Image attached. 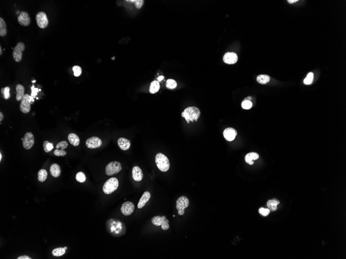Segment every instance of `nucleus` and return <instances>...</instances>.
Wrapping results in <instances>:
<instances>
[{
  "instance_id": "obj_1",
  "label": "nucleus",
  "mask_w": 346,
  "mask_h": 259,
  "mask_svg": "<svg viewBox=\"0 0 346 259\" xmlns=\"http://www.w3.org/2000/svg\"><path fill=\"white\" fill-rule=\"evenodd\" d=\"M201 115V111L195 107H189L185 109L182 113V116L185 119L188 123L190 122L197 121Z\"/></svg>"
},
{
  "instance_id": "obj_2",
  "label": "nucleus",
  "mask_w": 346,
  "mask_h": 259,
  "mask_svg": "<svg viewBox=\"0 0 346 259\" xmlns=\"http://www.w3.org/2000/svg\"><path fill=\"white\" fill-rule=\"evenodd\" d=\"M155 161L158 169L162 172H166L169 170L170 167L169 160L162 153L157 154L155 156Z\"/></svg>"
},
{
  "instance_id": "obj_3",
  "label": "nucleus",
  "mask_w": 346,
  "mask_h": 259,
  "mask_svg": "<svg viewBox=\"0 0 346 259\" xmlns=\"http://www.w3.org/2000/svg\"><path fill=\"white\" fill-rule=\"evenodd\" d=\"M119 186L118 180L115 177H111L105 182L103 187V192L109 195L117 190Z\"/></svg>"
},
{
  "instance_id": "obj_4",
  "label": "nucleus",
  "mask_w": 346,
  "mask_h": 259,
  "mask_svg": "<svg viewBox=\"0 0 346 259\" xmlns=\"http://www.w3.org/2000/svg\"><path fill=\"white\" fill-rule=\"evenodd\" d=\"M122 169L121 163L115 161L109 163L105 168V172L107 175L111 176L116 174L121 171Z\"/></svg>"
},
{
  "instance_id": "obj_5",
  "label": "nucleus",
  "mask_w": 346,
  "mask_h": 259,
  "mask_svg": "<svg viewBox=\"0 0 346 259\" xmlns=\"http://www.w3.org/2000/svg\"><path fill=\"white\" fill-rule=\"evenodd\" d=\"M189 205V200L188 198L185 196H181L177 199L176 201V209L178 210V214L180 216L185 214V209Z\"/></svg>"
},
{
  "instance_id": "obj_6",
  "label": "nucleus",
  "mask_w": 346,
  "mask_h": 259,
  "mask_svg": "<svg viewBox=\"0 0 346 259\" xmlns=\"http://www.w3.org/2000/svg\"><path fill=\"white\" fill-rule=\"evenodd\" d=\"M32 100V97L31 96L28 94H24V96L21 101L20 104V110L22 113H28L30 111L31 104Z\"/></svg>"
},
{
  "instance_id": "obj_7",
  "label": "nucleus",
  "mask_w": 346,
  "mask_h": 259,
  "mask_svg": "<svg viewBox=\"0 0 346 259\" xmlns=\"http://www.w3.org/2000/svg\"><path fill=\"white\" fill-rule=\"evenodd\" d=\"M25 49V45L22 42H18L12 53L13 58L16 62H20L22 58V52Z\"/></svg>"
},
{
  "instance_id": "obj_8",
  "label": "nucleus",
  "mask_w": 346,
  "mask_h": 259,
  "mask_svg": "<svg viewBox=\"0 0 346 259\" xmlns=\"http://www.w3.org/2000/svg\"><path fill=\"white\" fill-rule=\"evenodd\" d=\"M36 21L37 26L40 28H45L48 25V19L46 14L43 12H40L36 14Z\"/></svg>"
},
{
  "instance_id": "obj_9",
  "label": "nucleus",
  "mask_w": 346,
  "mask_h": 259,
  "mask_svg": "<svg viewBox=\"0 0 346 259\" xmlns=\"http://www.w3.org/2000/svg\"><path fill=\"white\" fill-rule=\"evenodd\" d=\"M22 145L24 149L26 150H30L34 144V138L32 133L31 132L26 133L23 138Z\"/></svg>"
},
{
  "instance_id": "obj_10",
  "label": "nucleus",
  "mask_w": 346,
  "mask_h": 259,
  "mask_svg": "<svg viewBox=\"0 0 346 259\" xmlns=\"http://www.w3.org/2000/svg\"><path fill=\"white\" fill-rule=\"evenodd\" d=\"M86 144L89 149H96L101 147L102 145V141L99 137H91L86 140Z\"/></svg>"
},
{
  "instance_id": "obj_11",
  "label": "nucleus",
  "mask_w": 346,
  "mask_h": 259,
  "mask_svg": "<svg viewBox=\"0 0 346 259\" xmlns=\"http://www.w3.org/2000/svg\"><path fill=\"white\" fill-rule=\"evenodd\" d=\"M135 206L133 203L129 201L125 202L121 206V212L123 215L129 216L131 215L134 211Z\"/></svg>"
},
{
  "instance_id": "obj_12",
  "label": "nucleus",
  "mask_w": 346,
  "mask_h": 259,
  "mask_svg": "<svg viewBox=\"0 0 346 259\" xmlns=\"http://www.w3.org/2000/svg\"><path fill=\"white\" fill-rule=\"evenodd\" d=\"M18 23L22 26H27L31 23L30 17L28 12L22 11L18 17Z\"/></svg>"
},
{
  "instance_id": "obj_13",
  "label": "nucleus",
  "mask_w": 346,
  "mask_h": 259,
  "mask_svg": "<svg viewBox=\"0 0 346 259\" xmlns=\"http://www.w3.org/2000/svg\"><path fill=\"white\" fill-rule=\"evenodd\" d=\"M223 60L227 64H234L238 62V56L234 52H227L224 54Z\"/></svg>"
},
{
  "instance_id": "obj_14",
  "label": "nucleus",
  "mask_w": 346,
  "mask_h": 259,
  "mask_svg": "<svg viewBox=\"0 0 346 259\" xmlns=\"http://www.w3.org/2000/svg\"><path fill=\"white\" fill-rule=\"evenodd\" d=\"M237 135V131L235 129L233 128H227L224 131V138L228 141H233Z\"/></svg>"
},
{
  "instance_id": "obj_15",
  "label": "nucleus",
  "mask_w": 346,
  "mask_h": 259,
  "mask_svg": "<svg viewBox=\"0 0 346 259\" xmlns=\"http://www.w3.org/2000/svg\"><path fill=\"white\" fill-rule=\"evenodd\" d=\"M150 198H151V193H149V191L144 192L142 195V196L141 197V199L139 200L138 204H137L138 209H142L143 207H144V206L146 205L147 202L149 201Z\"/></svg>"
},
{
  "instance_id": "obj_16",
  "label": "nucleus",
  "mask_w": 346,
  "mask_h": 259,
  "mask_svg": "<svg viewBox=\"0 0 346 259\" xmlns=\"http://www.w3.org/2000/svg\"><path fill=\"white\" fill-rule=\"evenodd\" d=\"M143 177L144 175L143 171L138 166L133 167L132 169V177L134 181L140 182L143 179Z\"/></svg>"
},
{
  "instance_id": "obj_17",
  "label": "nucleus",
  "mask_w": 346,
  "mask_h": 259,
  "mask_svg": "<svg viewBox=\"0 0 346 259\" xmlns=\"http://www.w3.org/2000/svg\"><path fill=\"white\" fill-rule=\"evenodd\" d=\"M117 143L119 148L123 151H127L131 147L130 141L128 139L125 138H120L118 139Z\"/></svg>"
},
{
  "instance_id": "obj_18",
  "label": "nucleus",
  "mask_w": 346,
  "mask_h": 259,
  "mask_svg": "<svg viewBox=\"0 0 346 259\" xmlns=\"http://www.w3.org/2000/svg\"><path fill=\"white\" fill-rule=\"evenodd\" d=\"M259 158V155L258 153L251 152L247 154L246 155L245 161L250 165H254V161L257 160Z\"/></svg>"
},
{
  "instance_id": "obj_19",
  "label": "nucleus",
  "mask_w": 346,
  "mask_h": 259,
  "mask_svg": "<svg viewBox=\"0 0 346 259\" xmlns=\"http://www.w3.org/2000/svg\"><path fill=\"white\" fill-rule=\"evenodd\" d=\"M50 172L52 177L55 178L58 177L61 174L60 167L56 163H54L50 167Z\"/></svg>"
},
{
  "instance_id": "obj_20",
  "label": "nucleus",
  "mask_w": 346,
  "mask_h": 259,
  "mask_svg": "<svg viewBox=\"0 0 346 259\" xmlns=\"http://www.w3.org/2000/svg\"><path fill=\"white\" fill-rule=\"evenodd\" d=\"M67 139L70 144L74 147H77L80 143V139L78 136L74 133L70 134Z\"/></svg>"
},
{
  "instance_id": "obj_21",
  "label": "nucleus",
  "mask_w": 346,
  "mask_h": 259,
  "mask_svg": "<svg viewBox=\"0 0 346 259\" xmlns=\"http://www.w3.org/2000/svg\"><path fill=\"white\" fill-rule=\"evenodd\" d=\"M16 90L17 95L16 98L17 101H21L22 98L24 96V86L20 84H18L16 86Z\"/></svg>"
},
{
  "instance_id": "obj_22",
  "label": "nucleus",
  "mask_w": 346,
  "mask_h": 259,
  "mask_svg": "<svg viewBox=\"0 0 346 259\" xmlns=\"http://www.w3.org/2000/svg\"><path fill=\"white\" fill-rule=\"evenodd\" d=\"M280 203L277 199H273L270 200L267 202V206L270 211H276L277 209V205Z\"/></svg>"
},
{
  "instance_id": "obj_23",
  "label": "nucleus",
  "mask_w": 346,
  "mask_h": 259,
  "mask_svg": "<svg viewBox=\"0 0 346 259\" xmlns=\"http://www.w3.org/2000/svg\"><path fill=\"white\" fill-rule=\"evenodd\" d=\"M166 219L165 216H155L151 219V222L153 225L155 226H161Z\"/></svg>"
},
{
  "instance_id": "obj_24",
  "label": "nucleus",
  "mask_w": 346,
  "mask_h": 259,
  "mask_svg": "<svg viewBox=\"0 0 346 259\" xmlns=\"http://www.w3.org/2000/svg\"><path fill=\"white\" fill-rule=\"evenodd\" d=\"M7 33V29L6 23L3 18H0V36L1 37L6 36Z\"/></svg>"
},
{
  "instance_id": "obj_25",
  "label": "nucleus",
  "mask_w": 346,
  "mask_h": 259,
  "mask_svg": "<svg viewBox=\"0 0 346 259\" xmlns=\"http://www.w3.org/2000/svg\"><path fill=\"white\" fill-rule=\"evenodd\" d=\"M160 87V86L159 82L158 81H153L151 83L150 85L149 92L151 94H155L159 91Z\"/></svg>"
},
{
  "instance_id": "obj_26",
  "label": "nucleus",
  "mask_w": 346,
  "mask_h": 259,
  "mask_svg": "<svg viewBox=\"0 0 346 259\" xmlns=\"http://www.w3.org/2000/svg\"><path fill=\"white\" fill-rule=\"evenodd\" d=\"M257 80L260 84L265 85L270 82V77L266 74H260L257 77Z\"/></svg>"
},
{
  "instance_id": "obj_27",
  "label": "nucleus",
  "mask_w": 346,
  "mask_h": 259,
  "mask_svg": "<svg viewBox=\"0 0 346 259\" xmlns=\"http://www.w3.org/2000/svg\"><path fill=\"white\" fill-rule=\"evenodd\" d=\"M66 250L67 249H65L64 247L63 248L62 247L56 248L52 250V255L54 257H61V256L65 255Z\"/></svg>"
},
{
  "instance_id": "obj_28",
  "label": "nucleus",
  "mask_w": 346,
  "mask_h": 259,
  "mask_svg": "<svg viewBox=\"0 0 346 259\" xmlns=\"http://www.w3.org/2000/svg\"><path fill=\"white\" fill-rule=\"evenodd\" d=\"M47 172L46 170L45 169H41L40 171H38V177L37 179L39 182H44L46 181V179L47 177Z\"/></svg>"
},
{
  "instance_id": "obj_29",
  "label": "nucleus",
  "mask_w": 346,
  "mask_h": 259,
  "mask_svg": "<svg viewBox=\"0 0 346 259\" xmlns=\"http://www.w3.org/2000/svg\"><path fill=\"white\" fill-rule=\"evenodd\" d=\"M44 150L46 153H49L52 149H54V144L52 143H50L48 141H45L43 143Z\"/></svg>"
},
{
  "instance_id": "obj_30",
  "label": "nucleus",
  "mask_w": 346,
  "mask_h": 259,
  "mask_svg": "<svg viewBox=\"0 0 346 259\" xmlns=\"http://www.w3.org/2000/svg\"><path fill=\"white\" fill-rule=\"evenodd\" d=\"M10 88L7 86L4 88H1V93L3 94V98L5 99H8L10 98Z\"/></svg>"
},
{
  "instance_id": "obj_31",
  "label": "nucleus",
  "mask_w": 346,
  "mask_h": 259,
  "mask_svg": "<svg viewBox=\"0 0 346 259\" xmlns=\"http://www.w3.org/2000/svg\"><path fill=\"white\" fill-rule=\"evenodd\" d=\"M76 179L79 183H84L86 180V177L85 173L83 172H79L76 175Z\"/></svg>"
},
{
  "instance_id": "obj_32",
  "label": "nucleus",
  "mask_w": 346,
  "mask_h": 259,
  "mask_svg": "<svg viewBox=\"0 0 346 259\" xmlns=\"http://www.w3.org/2000/svg\"><path fill=\"white\" fill-rule=\"evenodd\" d=\"M314 74L312 72H309L306 78L304 79V84L306 85H311L314 80Z\"/></svg>"
},
{
  "instance_id": "obj_33",
  "label": "nucleus",
  "mask_w": 346,
  "mask_h": 259,
  "mask_svg": "<svg viewBox=\"0 0 346 259\" xmlns=\"http://www.w3.org/2000/svg\"><path fill=\"white\" fill-rule=\"evenodd\" d=\"M177 85V82H176V81L173 79H168L166 81V86L168 88L174 89L176 88Z\"/></svg>"
},
{
  "instance_id": "obj_34",
  "label": "nucleus",
  "mask_w": 346,
  "mask_h": 259,
  "mask_svg": "<svg viewBox=\"0 0 346 259\" xmlns=\"http://www.w3.org/2000/svg\"><path fill=\"white\" fill-rule=\"evenodd\" d=\"M242 107L243 109L248 110V109L251 108V107H252V103L251 101L245 99V101H243L242 104Z\"/></svg>"
},
{
  "instance_id": "obj_35",
  "label": "nucleus",
  "mask_w": 346,
  "mask_h": 259,
  "mask_svg": "<svg viewBox=\"0 0 346 259\" xmlns=\"http://www.w3.org/2000/svg\"><path fill=\"white\" fill-rule=\"evenodd\" d=\"M127 1L128 2L134 3L135 4L136 8H138V9L141 8L143 5L144 4V1H143V0H132V1L131 0V1Z\"/></svg>"
},
{
  "instance_id": "obj_36",
  "label": "nucleus",
  "mask_w": 346,
  "mask_h": 259,
  "mask_svg": "<svg viewBox=\"0 0 346 259\" xmlns=\"http://www.w3.org/2000/svg\"><path fill=\"white\" fill-rule=\"evenodd\" d=\"M67 147H68V143L66 141H63L59 142L56 145V149H61V150H65V149H67Z\"/></svg>"
},
{
  "instance_id": "obj_37",
  "label": "nucleus",
  "mask_w": 346,
  "mask_h": 259,
  "mask_svg": "<svg viewBox=\"0 0 346 259\" xmlns=\"http://www.w3.org/2000/svg\"><path fill=\"white\" fill-rule=\"evenodd\" d=\"M73 70L74 71V74L75 77L80 76L82 72V69L79 66H74L73 67Z\"/></svg>"
},
{
  "instance_id": "obj_38",
  "label": "nucleus",
  "mask_w": 346,
  "mask_h": 259,
  "mask_svg": "<svg viewBox=\"0 0 346 259\" xmlns=\"http://www.w3.org/2000/svg\"><path fill=\"white\" fill-rule=\"evenodd\" d=\"M54 154L56 156H65L67 155V153L66 151L63 150L56 149L54 151Z\"/></svg>"
},
{
  "instance_id": "obj_39",
  "label": "nucleus",
  "mask_w": 346,
  "mask_h": 259,
  "mask_svg": "<svg viewBox=\"0 0 346 259\" xmlns=\"http://www.w3.org/2000/svg\"><path fill=\"white\" fill-rule=\"evenodd\" d=\"M259 212L263 216L266 217L270 214V210L268 209H265L263 207H261L259 209Z\"/></svg>"
},
{
  "instance_id": "obj_40",
  "label": "nucleus",
  "mask_w": 346,
  "mask_h": 259,
  "mask_svg": "<svg viewBox=\"0 0 346 259\" xmlns=\"http://www.w3.org/2000/svg\"><path fill=\"white\" fill-rule=\"evenodd\" d=\"M169 220H167V219H166L165 222L161 225L162 230H167V229H169Z\"/></svg>"
},
{
  "instance_id": "obj_41",
  "label": "nucleus",
  "mask_w": 346,
  "mask_h": 259,
  "mask_svg": "<svg viewBox=\"0 0 346 259\" xmlns=\"http://www.w3.org/2000/svg\"><path fill=\"white\" fill-rule=\"evenodd\" d=\"M17 259H32V258H31L30 257H28V256H27V255H21V256H19V257H18L17 258Z\"/></svg>"
},
{
  "instance_id": "obj_42",
  "label": "nucleus",
  "mask_w": 346,
  "mask_h": 259,
  "mask_svg": "<svg viewBox=\"0 0 346 259\" xmlns=\"http://www.w3.org/2000/svg\"><path fill=\"white\" fill-rule=\"evenodd\" d=\"M164 78V77L163 76H159L158 78V80L159 81H161L163 80Z\"/></svg>"
},
{
  "instance_id": "obj_43",
  "label": "nucleus",
  "mask_w": 346,
  "mask_h": 259,
  "mask_svg": "<svg viewBox=\"0 0 346 259\" xmlns=\"http://www.w3.org/2000/svg\"><path fill=\"white\" fill-rule=\"evenodd\" d=\"M4 118V115H3L2 112H0V122H2V120H3Z\"/></svg>"
},
{
  "instance_id": "obj_44",
  "label": "nucleus",
  "mask_w": 346,
  "mask_h": 259,
  "mask_svg": "<svg viewBox=\"0 0 346 259\" xmlns=\"http://www.w3.org/2000/svg\"><path fill=\"white\" fill-rule=\"evenodd\" d=\"M298 0H289V1H288V2L289 3H291V4L293 3H295V2H298Z\"/></svg>"
},
{
  "instance_id": "obj_45",
  "label": "nucleus",
  "mask_w": 346,
  "mask_h": 259,
  "mask_svg": "<svg viewBox=\"0 0 346 259\" xmlns=\"http://www.w3.org/2000/svg\"><path fill=\"white\" fill-rule=\"evenodd\" d=\"M2 52H3V51H2V47H1V46H0V55H2Z\"/></svg>"
},
{
  "instance_id": "obj_46",
  "label": "nucleus",
  "mask_w": 346,
  "mask_h": 259,
  "mask_svg": "<svg viewBox=\"0 0 346 259\" xmlns=\"http://www.w3.org/2000/svg\"><path fill=\"white\" fill-rule=\"evenodd\" d=\"M2 155L1 153H0V161H2Z\"/></svg>"
},
{
  "instance_id": "obj_47",
  "label": "nucleus",
  "mask_w": 346,
  "mask_h": 259,
  "mask_svg": "<svg viewBox=\"0 0 346 259\" xmlns=\"http://www.w3.org/2000/svg\"><path fill=\"white\" fill-rule=\"evenodd\" d=\"M64 248H65V249H67V247H64Z\"/></svg>"
}]
</instances>
